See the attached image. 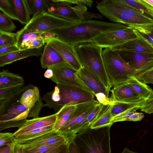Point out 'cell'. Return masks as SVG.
<instances>
[{"label": "cell", "mask_w": 153, "mask_h": 153, "mask_svg": "<svg viewBox=\"0 0 153 153\" xmlns=\"http://www.w3.org/2000/svg\"><path fill=\"white\" fill-rule=\"evenodd\" d=\"M124 24L89 20L81 21L73 25L49 31L59 39L74 46L92 40L101 33L126 27Z\"/></svg>", "instance_id": "1"}, {"label": "cell", "mask_w": 153, "mask_h": 153, "mask_svg": "<svg viewBox=\"0 0 153 153\" xmlns=\"http://www.w3.org/2000/svg\"><path fill=\"white\" fill-rule=\"evenodd\" d=\"M96 7L100 13L114 23L128 26H153V18L144 15L122 0H103Z\"/></svg>", "instance_id": "2"}, {"label": "cell", "mask_w": 153, "mask_h": 153, "mask_svg": "<svg viewBox=\"0 0 153 153\" xmlns=\"http://www.w3.org/2000/svg\"><path fill=\"white\" fill-rule=\"evenodd\" d=\"M56 85L53 90L42 98L45 102V106L53 109L55 113L65 105H77L95 100L93 93L80 87L60 83Z\"/></svg>", "instance_id": "3"}, {"label": "cell", "mask_w": 153, "mask_h": 153, "mask_svg": "<svg viewBox=\"0 0 153 153\" xmlns=\"http://www.w3.org/2000/svg\"><path fill=\"white\" fill-rule=\"evenodd\" d=\"M110 127H89L76 135L72 141L77 153H111Z\"/></svg>", "instance_id": "4"}, {"label": "cell", "mask_w": 153, "mask_h": 153, "mask_svg": "<svg viewBox=\"0 0 153 153\" xmlns=\"http://www.w3.org/2000/svg\"><path fill=\"white\" fill-rule=\"evenodd\" d=\"M74 48L82 67L93 73L110 91L112 87L103 62L102 48L92 42L77 45Z\"/></svg>", "instance_id": "5"}, {"label": "cell", "mask_w": 153, "mask_h": 153, "mask_svg": "<svg viewBox=\"0 0 153 153\" xmlns=\"http://www.w3.org/2000/svg\"><path fill=\"white\" fill-rule=\"evenodd\" d=\"M102 58L111 87L127 83L134 76L137 70L110 48L102 51Z\"/></svg>", "instance_id": "6"}, {"label": "cell", "mask_w": 153, "mask_h": 153, "mask_svg": "<svg viewBox=\"0 0 153 153\" xmlns=\"http://www.w3.org/2000/svg\"><path fill=\"white\" fill-rule=\"evenodd\" d=\"M21 96L13 100L0 101V131L11 127L20 128L27 118L39 117L40 112L32 110L19 101Z\"/></svg>", "instance_id": "7"}, {"label": "cell", "mask_w": 153, "mask_h": 153, "mask_svg": "<svg viewBox=\"0 0 153 153\" xmlns=\"http://www.w3.org/2000/svg\"><path fill=\"white\" fill-rule=\"evenodd\" d=\"M77 23L66 20L43 12L33 18L21 29L25 32H47L68 27Z\"/></svg>", "instance_id": "8"}, {"label": "cell", "mask_w": 153, "mask_h": 153, "mask_svg": "<svg viewBox=\"0 0 153 153\" xmlns=\"http://www.w3.org/2000/svg\"><path fill=\"white\" fill-rule=\"evenodd\" d=\"M138 38L131 27L103 33L93 39L91 42L102 48H111Z\"/></svg>", "instance_id": "9"}, {"label": "cell", "mask_w": 153, "mask_h": 153, "mask_svg": "<svg viewBox=\"0 0 153 153\" xmlns=\"http://www.w3.org/2000/svg\"><path fill=\"white\" fill-rule=\"evenodd\" d=\"M100 103L95 100L91 102L77 105V107L68 122L57 131L68 143L72 132L85 119L87 116Z\"/></svg>", "instance_id": "10"}, {"label": "cell", "mask_w": 153, "mask_h": 153, "mask_svg": "<svg viewBox=\"0 0 153 153\" xmlns=\"http://www.w3.org/2000/svg\"><path fill=\"white\" fill-rule=\"evenodd\" d=\"M49 69H51L53 73V76L51 79L56 84L60 83L76 86L92 92L79 78L77 74L78 71L67 63Z\"/></svg>", "instance_id": "11"}, {"label": "cell", "mask_w": 153, "mask_h": 153, "mask_svg": "<svg viewBox=\"0 0 153 153\" xmlns=\"http://www.w3.org/2000/svg\"><path fill=\"white\" fill-rule=\"evenodd\" d=\"M114 51L137 70L134 76L153 67V53Z\"/></svg>", "instance_id": "12"}, {"label": "cell", "mask_w": 153, "mask_h": 153, "mask_svg": "<svg viewBox=\"0 0 153 153\" xmlns=\"http://www.w3.org/2000/svg\"><path fill=\"white\" fill-rule=\"evenodd\" d=\"M51 45L72 67L78 71L82 67L74 46L57 38L53 37L45 41Z\"/></svg>", "instance_id": "13"}, {"label": "cell", "mask_w": 153, "mask_h": 153, "mask_svg": "<svg viewBox=\"0 0 153 153\" xmlns=\"http://www.w3.org/2000/svg\"><path fill=\"white\" fill-rule=\"evenodd\" d=\"M79 78L95 95L102 93L108 97L110 91L99 78L87 68L82 66L77 71Z\"/></svg>", "instance_id": "14"}, {"label": "cell", "mask_w": 153, "mask_h": 153, "mask_svg": "<svg viewBox=\"0 0 153 153\" xmlns=\"http://www.w3.org/2000/svg\"><path fill=\"white\" fill-rule=\"evenodd\" d=\"M111 92L112 100L138 103L143 102L142 98L127 83L114 87Z\"/></svg>", "instance_id": "15"}, {"label": "cell", "mask_w": 153, "mask_h": 153, "mask_svg": "<svg viewBox=\"0 0 153 153\" xmlns=\"http://www.w3.org/2000/svg\"><path fill=\"white\" fill-rule=\"evenodd\" d=\"M46 12L69 21L76 22L81 21L74 12L73 7L66 3L51 2Z\"/></svg>", "instance_id": "16"}, {"label": "cell", "mask_w": 153, "mask_h": 153, "mask_svg": "<svg viewBox=\"0 0 153 153\" xmlns=\"http://www.w3.org/2000/svg\"><path fill=\"white\" fill-rule=\"evenodd\" d=\"M57 114L27 120L24 123L13 133L14 137L32 130L54 124L56 119Z\"/></svg>", "instance_id": "17"}, {"label": "cell", "mask_w": 153, "mask_h": 153, "mask_svg": "<svg viewBox=\"0 0 153 153\" xmlns=\"http://www.w3.org/2000/svg\"><path fill=\"white\" fill-rule=\"evenodd\" d=\"M42 100L38 88L34 86L25 91L19 101L29 109L40 112L41 109L45 106Z\"/></svg>", "instance_id": "18"}, {"label": "cell", "mask_w": 153, "mask_h": 153, "mask_svg": "<svg viewBox=\"0 0 153 153\" xmlns=\"http://www.w3.org/2000/svg\"><path fill=\"white\" fill-rule=\"evenodd\" d=\"M40 61L42 68L47 69L66 62L58 52L47 43L44 46Z\"/></svg>", "instance_id": "19"}, {"label": "cell", "mask_w": 153, "mask_h": 153, "mask_svg": "<svg viewBox=\"0 0 153 153\" xmlns=\"http://www.w3.org/2000/svg\"><path fill=\"white\" fill-rule=\"evenodd\" d=\"M110 48L114 51L153 53V48L144 39L139 36L136 39L129 41Z\"/></svg>", "instance_id": "20"}, {"label": "cell", "mask_w": 153, "mask_h": 153, "mask_svg": "<svg viewBox=\"0 0 153 153\" xmlns=\"http://www.w3.org/2000/svg\"><path fill=\"white\" fill-rule=\"evenodd\" d=\"M43 47L39 48L18 51L0 56V67L31 56H38L42 54Z\"/></svg>", "instance_id": "21"}, {"label": "cell", "mask_w": 153, "mask_h": 153, "mask_svg": "<svg viewBox=\"0 0 153 153\" xmlns=\"http://www.w3.org/2000/svg\"><path fill=\"white\" fill-rule=\"evenodd\" d=\"M112 105H104L90 126L91 129L97 128L106 126H111L112 116L111 114Z\"/></svg>", "instance_id": "22"}, {"label": "cell", "mask_w": 153, "mask_h": 153, "mask_svg": "<svg viewBox=\"0 0 153 153\" xmlns=\"http://www.w3.org/2000/svg\"><path fill=\"white\" fill-rule=\"evenodd\" d=\"M104 105L100 103L97 105L83 121L71 133L68 140V143L73 140L78 133L89 128L94 119L103 109Z\"/></svg>", "instance_id": "23"}, {"label": "cell", "mask_w": 153, "mask_h": 153, "mask_svg": "<svg viewBox=\"0 0 153 153\" xmlns=\"http://www.w3.org/2000/svg\"><path fill=\"white\" fill-rule=\"evenodd\" d=\"M77 107V105H65L56 113V119L53 126L54 131L57 132L68 122Z\"/></svg>", "instance_id": "24"}, {"label": "cell", "mask_w": 153, "mask_h": 153, "mask_svg": "<svg viewBox=\"0 0 153 153\" xmlns=\"http://www.w3.org/2000/svg\"><path fill=\"white\" fill-rule=\"evenodd\" d=\"M140 105V103L137 107L129 109L113 117L111 120L112 124L119 122L141 120L144 117V114L142 113L136 111L137 110L139 109Z\"/></svg>", "instance_id": "25"}, {"label": "cell", "mask_w": 153, "mask_h": 153, "mask_svg": "<svg viewBox=\"0 0 153 153\" xmlns=\"http://www.w3.org/2000/svg\"><path fill=\"white\" fill-rule=\"evenodd\" d=\"M24 83V79L18 74L7 70H4L0 72V88Z\"/></svg>", "instance_id": "26"}, {"label": "cell", "mask_w": 153, "mask_h": 153, "mask_svg": "<svg viewBox=\"0 0 153 153\" xmlns=\"http://www.w3.org/2000/svg\"><path fill=\"white\" fill-rule=\"evenodd\" d=\"M15 8L19 21L21 24L27 25L30 21L31 14L25 0H12Z\"/></svg>", "instance_id": "27"}, {"label": "cell", "mask_w": 153, "mask_h": 153, "mask_svg": "<svg viewBox=\"0 0 153 153\" xmlns=\"http://www.w3.org/2000/svg\"><path fill=\"white\" fill-rule=\"evenodd\" d=\"M142 98L147 99L152 89L146 84L137 79L134 76L127 83Z\"/></svg>", "instance_id": "28"}, {"label": "cell", "mask_w": 153, "mask_h": 153, "mask_svg": "<svg viewBox=\"0 0 153 153\" xmlns=\"http://www.w3.org/2000/svg\"><path fill=\"white\" fill-rule=\"evenodd\" d=\"M140 13L153 18V6L145 0H122Z\"/></svg>", "instance_id": "29"}, {"label": "cell", "mask_w": 153, "mask_h": 153, "mask_svg": "<svg viewBox=\"0 0 153 153\" xmlns=\"http://www.w3.org/2000/svg\"><path fill=\"white\" fill-rule=\"evenodd\" d=\"M137 35L144 39L153 48V26L131 25Z\"/></svg>", "instance_id": "30"}, {"label": "cell", "mask_w": 153, "mask_h": 153, "mask_svg": "<svg viewBox=\"0 0 153 153\" xmlns=\"http://www.w3.org/2000/svg\"><path fill=\"white\" fill-rule=\"evenodd\" d=\"M42 32L18 31L16 33V45L19 48L29 41L40 36Z\"/></svg>", "instance_id": "31"}, {"label": "cell", "mask_w": 153, "mask_h": 153, "mask_svg": "<svg viewBox=\"0 0 153 153\" xmlns=\"http://www.w3.org/2000/svg\"><path fill=\"white\" fill-rule=\"evenodd\" d=\"M0 10L10 19L18 20L15 8L12 0H0Z\"/></svg>", "instance_id": "32"}, {"label": "cell", "mask_w": 153, "mask_h": 153, "mask_svg": "<svg viewBox=\"0 0 153 153\" xmlns=\"http://www.w3.org/2000/svg\"><path fill=\"white\" fill-rule=\"evenodd\" d=\"M113 101L112 106L111 109V114L112 117L129 109L139 106L141 102L135 103L119 101Z\"/></svg>", "instance_id": "33"}, {"label": "cell", "mask_w": 153, "mask_h": 153, "mask_svg": "<svg viewBox=\"0 0 153 153\" xmlns=\"http://www.w3.org/2000/svg\"><path fill=\"white\" fill-rule=\"evenodd\" d=\"M21 84L0 88V100L10 99L15 95L24 86Z\"/></svg>", "instance_id": "34"}, {"label": "cell", "mask_w": 153, "mask_h": 153, "mask_svg": "<svg viewBox=\"0 0 153 153\" xmlns=\"http://www.w3.org/2000/svg\"><path fill=\"white\" fill-rule=\"evenodd\" d=\"M16 27L11 20V19L0 13V30L12 32L15 30Z\"/></svg>", "instance_id": "35"}, {"label": "cell", "mask_w": 153, "mask_h": 153, "mask_svg": "<svg viewBox=\"0 0 153 153\" xmlns=\"http://www.w3.org/2000/svg\"><path fill=\"white\" fill-rule=\"evenodd\" d=\"M16 45V33L0 30V47Z\"/></svg>", "instance_id": "36"}, {"label": "cell", "mask_w": 153, "mask_h": 153, "mask_svg": "<svg viewBox=\"0 0 153 153\" xmlns=\"http://www.w3.org/2000/svg\"><path fill=\"white\" fill-rule=\"evenodd\" d=\"M67 142H59L54 144L40 146L35 147L24 149V153H44L49 150Z\"/></svg>", "instance_id": "37"}, {"label": "cell", "mask_w": 153, "mask_h": 153, "mask_svg": "<svg viewBox=\"0 0 153 153\" xmlns=\"http://www.w3.org/2000/svg\"><path fill=\"white\" fill-rule=\"evenodd\" d=\"M51 3L50 0H34V11L31 18L43 12H46Z\"/></svg>", "instance_id": "38"}, {"label": "cell", "mask_w": 153, "mask_h": 153, "mask_svg": "<svg viewBox=\"0 0 153 153\" xmlns=\"http://www.w3.org/2000/svg\"><path fill=\"white\" fill-rule=\"evenodd\" d=\"M45 41L40 36L32 39L25 43L19 48L20 50L39 48L45 44Z\"/></svg>", "instance_id": "39"}, {"label": "cell", "mask_w": 153, "mask_h": 153, "mask_svg": "<svg viewBox=\"0 0 153 153\" xmlns=\"http://www.w3.org/2000/svg\"><path fill=\"white\" fill-rule=\"evenodd\" d=\"M139 109L147 114L153 113V90L149 97L141 103Z\"/></svg>", "instance_id": "40"}, {"label": "cell", "mask_w": 153, "mask_h": 153, "mask_svg": "<svg viewBox=\"0 0 153 153\" xmlns=\"http://www.w3.org/2000/svg\"><path fill=\"white\" fill-rule=\"evenodd\" d=\"M134 76L146 84H153V67Z\"/></svg>", "instance_id": "41"}, {"label": "cell", "mask_w": 153, "mask_h": 153, "mask_svg": "<svg viewBox=\"0 0 153 153\" xmlns=\"http://www.w3.org/2000/svg\"><path fill=\"white\" fill-rule=\"evenodd\" d=\"M53 3L58 2L65 3L70 5L75 4L77 5L83 4L89 7H91L93 5L94 1L92 0H50Z\"/></svg>", "instance_id": "42"}, {"label": "cell", "mask_w": 153, "mask_h": 153, "mask_svg": "<svg viewBox=\"0 0 153 153\" xmlns=\"http://www.w3.org/2000/svg\"><path fill=\"white\" fill-rule=\"evenodd\" d=\"M14 137L13 133L10 132L0 133V147L6 145L8 143L13 142Z\"/></svg>", "instance_id": "43"}, {"label": "cell", "mask_w": 153, "mask_h": 153, "mask_svg": "<svg viewBox=\"0 0 153 153\" xmlns=\"http://www.w3.org/2000/svg\"><path fill=\"white\" fill-rule=\"evenodd\" d=\"M73 7L78 18L81 21H83L84 15L87 11L86 6L83 4H80L76 5Z\"/></svg>", "instance_id": "44"}, {"label": "cell", "mask_w": 153, "mask_h": 153, "mask_svg": "<svg viewBox=\"0 0 153 153\" xmlns=\"http://www.w3.org/2000/svg\"><path fill=\"white\" fill-rule=\"evenodd\" d=\"M97 101L100 103L105 105H112L113 101L111 98H109L105 94L102 93H99L95 95Z\"/></svg>", "instance_id": "45"}, {"label": "cell", "mask_w": 153, "mask_h": 153, "mask_svg": "<svg viewBox=\"0 0 153 153\" xmlns=\"http://www.w3.org/2000/svg\"><path fill=\"white\" fill-rule=\"evenodd\" d=\"M44 153H69L68 143H65L52 149Z\"/></svg>", "instance_id": "46"}, {"label": "cell", "mask_w": 153, "mask_h": 153, "mask_svg": "<svg viewBox=\"0 0 153 153\" xmlns=\"http://www.w3.org/2000/svg\"><path fill=\"white\" fill-rule=\"evenodd\" d=\"M19 50L16 45L6 46L0 47V56Z\"/></svg>", "instance_id": "47"}, {"label": "cell", "mask_w": 153, "mask_h": 153, "mask_svg": "<svg viewBox=\"0 0 153 153\" xmlns=\"http://www.w3.org/2000/svg\"><path fill=\"white\" fill-rule=\"evenodd\" d=\"M15 145L13 141L1 147L0 153H14Z\"/></svg>", "instance_id": "48"}, {"label": "cell", "mask_w": 153, "mask_h": 153, "mask_svg": "<svg viewBox=\"0 0 153 153\" xmlns=\"http://www.w3.org/2000/svg\"><path fill=\"white\" fill-rule=\"evenodd\" d=\"M31 15H33L34 7V0H25Z\"/></svg>", "instance_id": "49"}, {"label": "cell", "mask_w": 153, "mask_h": 153, "mask_svg": "<svg viewBox=\"0 0 153 153\" xmlns=\"http://www.w3.org/2000/svg\"><path fill=\"white\" fill-rule=\"evenodd\" d=\"M40 36L42 37L45 40V41L46 40L52 38L56 37V36L55 34L48 32H42Z\"/></svg>", "instance_id": "50"}, {"label": "cell", "mask_w": 153, "mask_h": 153, "mask_svg": "<svg viewBox=\"0 0 153 153\" xmlns=\"http://www.w3.org/2000/svg\"><path fill=\"white\" fill-rule=\"evenodd\" d=\"M69 153H77L75 144L72 140L68 143Z\"/></svg>", "instance_id": "51"}, {"label": "cell", "mask_w": 153, "mask_h": 153, "mask_svg": "<svg viewBox=\"0 0 153 153\" xmlns=\"http://www.w3.org/2000/svg\"><path fill=\"white\" fill-rule=\"evenodd\" d=\"M14 153H24L23 148L15 143Z\"/></svg>", "instance_id": "52"}, {"label": "cell", "mask_w": 153, "mask_h": 153, "mask_svg": "<svg viewBox=\"0 0 153 153\" xmlns=\"http://www.w3.org/2000/svg\"><path fill=\"white\" fill-rule=\"evenodd\" d=\"M53 76V71L51 69H47L44 74V76L45 78L51 79Z\"/></svg>", "instance_id": "53"}, {"label": "cell", "mask_w": 153, "mask_h": 153, "mask_svg": "<svg viewBox=\"0 0 153 153\" xmlns=\"http://www.w3.org/2000/svg\"><path fill=\"white\" fill-rule=\"evenodd\" d=\"M120 153H137V152L131 151L127 148H125L124 149L123 151Z\"/></svg>", "instance_id": "54"}, {"label": "cell", "mask_w": 153, "mask_h": 153, "mask_svg": "<svg viewBox=\"0 0 153 153\" xmlns=\"http://www.w3.org/2000/svg\"><path fill=\"white\" fill-rule=\"evenodd\" d=\"M145 1L153 6V0H145Z\"/></svg>", "instance_id": "55"}]
</instances>
